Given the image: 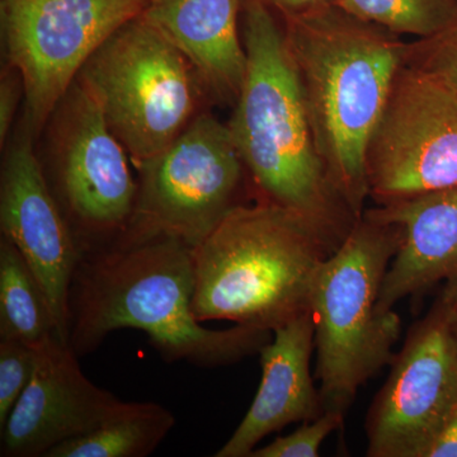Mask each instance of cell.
Masks as SVG:
<instances>
[{
    "mask_svg": "<svg viewBox=\"0 0 457 457\" xmlns=\"http://www.w3.org/2000/svg\"><path fill=\"white\" fill-rule=\"evenodd\" d=\"M194 249L170 237L82 255L69 296L68 343L78 357L97 350L114 330L145 333L167 362L218 368L260 353L270 330L245 326L212 330L192 312Z\"/></svg>",
    "mask_w": 457,
    "mask_h": 457,
    "instance_id": "1",
    "label": "cell"
},
{
    "mask_svg": "<svg viewBox=\"0 0 457 457\" xmlns=\"http://www.w3.org/2000/svg\"><path fill=\"white\" fill-rule=\"evenodd\" d=\"M245 79L227 123L257 200L305 219L335 252L357 219L333 187L315 145L284 23L262 0H243Z\"/></svg>",
    "mask_w": 457,
    "mask_h": 457,
    "instance_id": "2",
    "label": "cell"
},
{
    "mask_svg": "<svg viewBox=\"0 0 457 457\" xmlns=\"http://www.w3.org/2000/svg\"><path fill=\"white\" fill-rule=\"evenodd\" d=\"M281 20L321 163L359 220L370 198L369 143L405 62L408 42L337 3Z\"/></svg>",
    "mask_w": 457,
    "mask_h": 457,
    "instance_id": "3",
    "label": "cell"
},
{
    "mask_svg": "<svg viewBox=\"0 0 457 457\" xmlns=\"http://www.w3.org/2000/svg\"><path fill=\"white\" fill-rule=\"evenodd\" d=\"M329 246L305 219L257 200L237 206L194 249L192 312L273 330L311 312L312 286Z\"/></svg>",
    "mask_w": 457,
    "mask_h": 457,
    "instance_id": "4",
    "label": "cell"
},
{
    "mask_svg": "<svg viewBox=\"0 0 457 457\" xmlns=\"http://www.w3.org/2000/svg\"><path fill=\"white\" fill-rule=\"evenodd\" d=\"M400 242L398 225L365 212L318 270L311 312L324 411L345 416L360 387L395 356L402 319L378 312V302Z\"/></svg>",
    "mask_w": 457,
    "mask_h": 457,
    "instance_id": "5",
    "label": "cell"
},
{
    "mask_svg": "<svg viewBox=\"0 0 457 457\" xmlns=\"http://www.w3.org/2000/svg\"><path fill=\"white\" fill-rule=\"evenodd\" d=\"M77 79L135 168L167 149L206 97L188 60L143 14L117 29Z\"/></svg>",
    "mask_w": 457,
    "mask_h": 457,
    "instance_id": "6",
    "label": "cell"
},
{
    "mask_svg": "<svg viewBox=\"0 0 457 457\" xmlns=\"http://www.w3.org/2000/svg\"><path fill=\"white\" fill-rule=\"evenodd\" d=\"M137 170L134 212L117 245L170 237L195 249L245 204V164L227 123L212 113H198L167 149Z\"/></svg>",
    "mask_w": 457,
    "mask_h": 457,
    "instance_id": "7",
    "label": "cell"
},
{
    "mask_svg": "<svg viewBox=\"0 0 457 457\" xmlns=\"http://www.w3.org/2000/svg\"><path fill=\"white\" fill-rule=\"evenodd\" d=\"M47 125L51 147L42 167L80 257L112 248L128 228L137 198L128 152L78 79Z\"/></svg>",
    "mask_w": 457,
    "mask_h": 457,
    "instance_id": "8",
    "label": "cell"
},
{
    "mask_svg": "<svg viewBox=\"0 0 457 457\" xmlns=\"http://www.w3.org/2000/svg\"><path fill=\"white\" fill-rule=\"evenodd\" d=\"M150 0H0L3 62L22 75L21 123L37 137L89 56Z\"/></svg>",
    "mask_w": 457,
    "mask_h": 457,
    "instance_id": "9",
    "label": "cell"
},
{
    "mask_svg": "<svg viewBox=\"0 0 457 457\" xmlns=\"http://www.w3.org/2000/svg\"><path fill=\"white\" fill-rule=\"evenodd\" d=\"M457 285L445 284L394 356L366 417L369 457H426L457 409Z\"/></svg>",
    "mask_w": 457,
    "mask_h": 457,
    "instance_id": "10",
    "label": "cell"
},
{
    "mask_svg": "<svg viewBox=\"0 0 457 457\" xmlns=\"http://www.w3.org/2000/svg\"><path fill=\"white\" fill-rule=\"evenodd\" d=\"M369 197L392 203L457 185V93L404 62L366 154Z\"/></svg>",
    "mask_w": 457,
    "mask_h": 457,
    "instance_id": "11",
    "label": "cell"
},
{
    "mask_svg": "<svg viewBox=\"0 0 457 457\" xmlns=\"http://www.w3.org/2000/svg\"><path fill=\"white\" fill-rule=\"evenodd\" d=\"M35 140L20 122L5 144L0 167V233L35 272L49 299L56 337L68 343L69 296L80 253L36 155Z\"/></svg>",
    "mask_w": 457,
    "mask_h": 457,
    "instance_id": "12",
    "label": "cell"
},
{
    "mask_svg": "<svg viewBox=\"0 0 457 457\" xmlns=\"http://www.w3.org/2000/svg\"><path fill=\"white\" fill-rule=\"evenodd\" d=\"M31 381L2 427L3 457H45L116 416L126 402L90 383L77 353L56 336L37 345Z\"/></svg>",
    "mask_w": 457,
    "mask_h": 457,
    "instance_id": "13",
    "label": "cell"
},
{
    "mask_svg": "<svg viewBox=\"0 0 457 457\" xmlns=\"http://www.w3.org/2000/svg\"><path fill=\"white\" fill-rule=\"evenodd\" d=\"M315 328L308 312L273 330L260 352L262 378L240 425L215 457H251L267 436L324 413L311 371Z\"/></svg>",
    "mask_w": 457,
    "mask_h": 457,
    "instance_id": "14",
    "label": "cell"
},
{
    "mask_svg": "<svg viewBox=\"0 0 457 457\" xmlns=\"http://www.w3.org/2000/svg\"><path fill=\"white\" fill-rule=\"evenodd\" d=\"M365 212L402 231L381 285L378 312L394 311L405 297L422 296L440 282L457 285V185Z\"/></svg>",
    "mask_w": 457,
    "mask_h": 457,
    "instance_id": "15",
    "label": "cell"
},
{
    "mask_svg": "<svg viewBox=\"0 0 457 457\" xmlns=\"http://www.w3.org/2000/svg\"><path fill=\"white\" fill-rule=\"evenodd\" d=\"M243 0H150L143 12L188 60L206 97L234 106L245 79Z\"/></svg>",
    "mask_w": 457,
    "mask_h": 457,
    "instance_id": "16",
    "label": "cell"
},
{
    "mask_svg": "<svg viewBox=\"0 0 457 457\" xmlns=\"http://www.w3.org/2000/svg\"><path fill=\"white\" fill-rule=\"evenodd\" d=\"M176 425V418L156 403H129L82 437L51 449L45 457H145L158 449Z\"/></svg>",
    "mask_w": 457,
    "mask_h": 457,
    "instance_id": "17",
    "label": "cell"
},
{
    "mask_svg": "<svg viewBox=\"0 0 457 457\" xmlns=\"http://www.w3.org/2000/svg\"><path fill=\"white\" fill-rule=\"evenodd\" d=\"M53 336L55 319L44 287L16 245L0 237V338L38 345Z\"/></svg>",
    "mask_w": 457,
    "mask_h": 457,
    "instance_id": "18",
    "label": "cell"
},
{
    "mask_svg": "<svg viewBox=\"0 0 457 457\" xmlns=\"http://www.w3.org/2000/svg\"><path fill=\"white\" fill-rule=\"evenodd\" d=\"M354 16L398 36L428 38L457 22V0H337Z\"/></svg>",
    "mask_w": 457,
    "mask_h": 457,
    "instance_id": "19",
    "label": "cell"
},
{
    "mask_svg": "<svg viewBox=\"0 0 457 457\" xmlns=\"http://www.w3.org/2000/svg\"><path fill=\"white\" fill-rule=\"evenodd\" d=\"M37 345L0 338V428L31 381Z\"/></svg>",
    "mask_w": 457,
    "mask_h": 457,
    "instance_id": "20",
    "label": "cell"
},
{
    "mask_svg": "<svg viewBox=\"0 0 457 457\" xmlns=\"http://www.w3.org/2000/svg\"><path fill=\"white\" fill-rule=\"evenodd\" d=\"M405 62L457 93V22L432 37L408 42Z\"/></svg>",
    "mask_w": 457,
    "mask_h": 457,
    "instance_id": "21",
    "label": "cell"
},
{
    "mask_svg": "<svg viewBox=\"0 0 457 457\" xmlns=\"http://www.w3.org/2000/svg\"><path fill=\"white\" fill-rule=\"evenodd\" d=\"M345 414L324 411L317 420L303 422L296 431L279 436L266 446L255 449L251 457H318L330 433L341 428Z\"/></svg>",
    "mask_w": 457,
    "mask_h": 457,
    "instance_id": "22",
    "label": "cell"
},
{
    "mask_svg": "<svg viewBox=\"0 0 457 457\" xmlns=\"http://www.w3.org/2000/svg\"><path fill=\"white\" fill-rule=\"evenodd\" d=\"M25 97L22 75L16 68L3 62L0 74V146L7 144L18 106Z\"/></svg>",
    "mask_w": 457,
    "mask_h": 457,
    "instance_id": "23",
    "label": "cell"
},
{
    "mask_svg": "<svg viewBox=\"0 0 457 457\" xmlns=\"http://www.w3.org/2000/svg\"><path fill=\"white\" fill-rule=\"evenodd\" d=\"M426 457H457V409L429 447Z\"/></svg>",
    "mask_w": 457,
    "mask_h": 457,
    "instance_id": "24",
    "label": "cell"
},
{
    "mask_svg": "<svg viewBox=\"0 0 457 457\" xmlns=\"http://www.w3.org/2000/svg\"><path fill=\"white\" fill-rule=\"evenodd\" d=\"M279 16H299L308 12L317 11L319 8L333 4L337 0H262Z\"/></svg>",
    "mask_w": 457,
    "mask_h": 457,
    "instance_id": "25",
    "label": "cell"
},
{
    "mask_svg": "<svg viewBox=\"0 0 457 457\" xmlns=\"http://www.w3.org/2000/svg\"><path fill=\"white\" fill-rule=\"evenodd\" d=\"M456 337H457V328H456Z\"/></svg>",
    "mask_w": 457,
    "mask_h": 457,
    "instance_id": "26",
    "label": "cell"
}]
</instances>
